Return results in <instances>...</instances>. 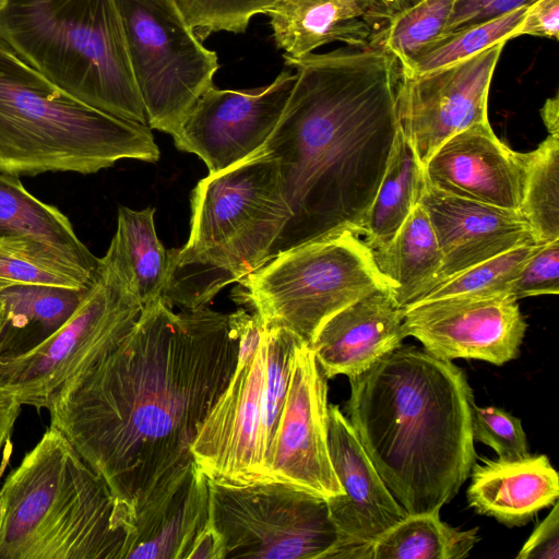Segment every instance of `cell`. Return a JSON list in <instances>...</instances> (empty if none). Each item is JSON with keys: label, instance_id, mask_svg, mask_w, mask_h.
<instances>
[{"label": "cell", "instance_id": "1", "mask_svg": "<svg viewBox=\"0 0 559 559\" xmlns=\"http://www.w3.org/2000/svg\"><path fill=\"white\" fill-rule=\"evenodd\" d=\"M238 335L229 314L146 304L131 331L57 392L58 430L134 508L168 474L193 460L191 445L235 371Z\"/></svg>", "mask_w": 559, "mask_h": 559}, {"label": "cell", "instance_id": "2", "mask_svg": "<svg viewBox=\"0 0 559 559\" xmlns=\"http://www.w3.org/2000/svg\"><path fill=\"white\" fill-rule=\"evenodd\" d=\"M296 81L260 148L280 167L290 216L275 254L329 235L361 234L400 128L397 59L377 46L283 55Z\"/></svg>", "mask_w": 559, "mask_h": 559}, {"label": "cell", "instance_id": "3", "mask_svg": "<svg viewBox=\"0 0 559 559\" xmlns=\"http://www.w3.org/2000/svg\"><path fill=\"white\" fill-rule=\"evenodd\" d=\"M348 379L347 419L390 492L407 514L439 512L476 462L464 371L401 345Z\"/></svg>", "mask_w": 559, "mask_h": 559}, {"label": "cell", "instance_id": "4", "mask_svg": "<svg viewBox=\"0 0 559 559\" xmlns=\"http://www.w3.org/2000/svg\"><path fill=\"white\" fill-rule=\"evenodd\" d=\"M0 490V559H123L132 516L55 428Z\"/></svg>", "mask_w": 559, "mask_h": 559}, {"label": "cell", "instance_id": "5", "mask_svg": "<svg viewBox=\"0 0 559 559\" xmlns=\"http://www.w3.org/2000/svg\"><path fill=\"white\" fill-rule=\"evenodd\" d=\"M289 216L278 163L266 152L209 173L191 194L187 243L168 250L162 299L183 310L204 308L269 260Z\"/></svg>", "mask_w": 559, "mask_h": 559}, {"label": "cell", "instance_id": "6", "mask_svg": "<svg viewBox=\"0 0 559 559\" xmlns=\"http://www.w3.org/2000/svg\"><path fill=\"white\" fill-rule=\"evenodd\" d=\"M151 128L69 95L0 36V170L93 174L120 159L155 163Z\"/></svg>", "mask_w": 559, "mask_h": 559}, {"label": "cell", "instance_id": "7", "mask_svg": "<svg viewBox=\"0 0 559 559\" xmlns=\"http://www.w3.org/2000/svg\"><path fill=\"white\" fill-rule=\"evenodd\" d=\"M0 36L69 95L147 124L116 0H9Z\"/></svg>", "mask_w": 559, "mask_h": 559}, {"label": "cell", "instance_id": "8", "mask_svg": "<svg viewBox=\"0 0 559 559\" xmlns=\"http://www.w3.org/2000/svg\"><path fill=\"white\" fill-rule=\"evenodd\" d=\"M233 299L266 329L283 328L308 345L335 313L389 285L372 250L342 231L275 254L239 280Z\"/></svg>", "mask_w": 559, "mask_h": 559}, {"label": "cell", "instance_id": "9", "mask_svg": "<svg viewBox=\"0 0 559 559\" xmlns=\"http://www.w3.org/2000/svg\"><path fill=\"white\" fill-rule=\"evenodd\" d=\"M147 126L174 135L218 70L174 0H116Z\"/></svg>", "mask_w": 559, "mask_h": 559}, {"label": "cell", "instance_id": "10", "mask_svg": "<svg viewBox=\"0 0 559 559\" xmlns=\"http://www.w3.org/2000/svg\"><path fill=\"white\" fill-rule=\"evenodd\" d=\"M224 559H331L340 544L325 499L280 481L210 480Z\"/></svg>", "mask_w": 559, "mask_h": 559}, {"label": "cell", "instance_id": "11", "mask_svg": "<svg viewBox=\"0 0 559 559\" xmlns=\"http://www.w3.org/2000/svg\"><path fill=\"white\" fill-rule=\"evenodd\" d=\"M143 306L103 258L99 274L71 317L29 352L0 359V393L46 408L62 385L111 350L133 328Z\"/></svg>", "mask_w": 559, "mask_h": 559}, {"label": "cell", "instance_id": "12", "mask_svg": "<svg viewBox=\"0 0 559 559\" xmlns=\"http://www.w3.org/2000/svg\"><path fill=\"white\" fill-rule=\"evenodd\" d=\"M506 44L424 74L401 71L396 95L400 129L421 165L450 136L489 122L490 84Z\"/></svg>", "mask_w": 559, "mask_h": 559}, {"label": "cell", "instance_id": "13", "mask_svg": "<svg viewBox=\"0 0 559 559\" xmlns=\"http://www.w3.org/2000/svg\"><path fill=\"white\" fill-rule=\"evenodd\" d=\"M328 406V379L312 349L300 342L270 450L269 481L284 483L325 500L344 493L329 454Z\"/></svg>", "mask_w": 559, "mask_h": 559}, {"label": "cell", "instance_id": "14", "mask_svg": "<svg viewBox=\"0 0 559 559\" xmlns=\"http://www.w3.org/2000/svg\"><path fill=\"white\" fill-rule=\"evenodd\" d=\"M283 70L254 90L207 88L173 135L178 150L198 155L210 174L258 152L277 124L296 81Z\"/></svg>", "mask_w": 559, "mask_h": 559}, {"label": "cell", "instance_id": "15", "mask_svg": "<svg viewBox=\"0 0 559 559\" xmlns=\"http://www.w3.org/2000/svg\"><path fill=\"white\" fill-rule=\"evenodd\" d=\"M406 337L442 359H476L501 366L515 359L526 332L511 295L454 296L403 309Z\"/></svg>", "mask_w": 559, "mask_h": 559}, {"label": "cell", "instance_id": "16", "mask_svg": "<svg viewBox=\"0 0 559 559\" xmlns=\"http://www.w3.org/2000/svg\"><path fill=\"white\" fill-rule=\"evenodd\" d=\"M123 559H224L212 522L210 479L194 460L168 474L134 508Z\"/></svg>", "mask_w": 559, "mask_h": 559}, {"label": "cell", "instance_id": "17", "mask_svg": "<svg viewBox=\"0 0 559 559\" xmlns=\"http://www.w3.org/2000/svg\"><path fill=\"white\" fill-rule=\"evenodd\" d=\"M328 447L344 491L326 500L340 544L331 559H370L373 542L407 515L367 456L338 405L328 406Z\"/></svg>", "mask_w": 559, "mask_h": 559}, {"label": "cell", "instance_id": "18", "mask_svg": "<svg viewBox=\"0 0 559 559\" xmlns=\"http://www.w3.org/2000/svg\"><path fill=\"white\" fill-rule=\"evenodd\" d=\"M265 334L249 364H236L191 445L197 465L210 480L248 485L266 481L259 454Z\"/></svg>", "mask_w": 559, "mask_h": 559}, {"label": "cell", "instance_id": "19", "mask_svg": "<svg viewBox=\"0 0 559 559\" xmlns=\"http://www.w3.org/2000/svg\"><path fill=\"white\" fill-rule=\"evenodd\" d=\"M425 183L448 194L519 211L525 153L511 150L490 122L469 127L441 143L423 165Z\"/></svg>", "mask_w": 559, "mask_h": 559}, {"label": "cell", "instance_id": "20", "mask_svg": "<svg viewBox=\"0 0 559 559\" xmlns=\"http://www.w3.org/2000/svg\"><path fill=\"white\" fill-rule=\"evenodd\" d=\"M418 204L430 221L442 255L431 288L506 251L537 243L519 211L459 198L426 183Z\"/></svg>", "mask_w": 559, "mask_h": 559}, {"label": "cell", "instance_id": "21", "mask_svg": "<svg viewBox=\"0 0 559 559\" xmlns=\"http://www.w3.org/2000/svg\"><path fill=\"white\" fill-rule=\"evenodd\" d=\"M0 248L74 273L93 284L99 274L96 258L75 235L67 216L0 170Z\"/></svg>", "mask_w": 559, "mask_h": 559}, {"label": "cell", "instance_id": "22", "mask_svg": "<svg viewBox=\"0 0 559 559\" xmlns=\"http://www.w3.org/2000/svg\"><path fill=\"white\" fill-rule=\"evenodd\" d=\"M397 0H274L266 9L276 46L302 58L333 41L367 47Z\"/></svg>", "mask_w": 559, "mask_h": 559}, {"label": "cell", "instance_id": "23", "mask_svg": "<svg viewBox=\"0 0 559 559\" xmlns=\"http://www.w3.org/2000/svg\"><path fill=\"white\" fill-rule=\"evenodd\" d=\"M403 317L389 290L376 292L331 317L309 347L326 379L355 377L402 345Z\"/></svg>", "mask_w": 559, "mask_h": 559}, {"label": "cell", "instance_id": "24", "mask_svg": "<svg viewBox=\"0 0 559 559\" xmlns=\"http://www.w3.org/2000/svg\"><path fill=\"white\" fill-rule=\"evenodd\" d=\"M466 496L477 513L509 525H524L559 498V478L546 455L474 463Z\"/></svg>", "mask_w": 559, "mask_h": 559}, {"label": "cell", "instance_id": "25", "mask_svg": "<svg viewBox=\"0 0 559 559\" xmlns=\"http://www.w3.org/2000/svg\"><path fill=\"white\" fill-rule=\"evenodd\" d=\"M154 213L152 206L141 211L119 206L117 230L103 257L143 307L162 298L169 266L168 250L156 235Z\"/></svg>", "mask_w": 559, "mask_h": 559}, {"label": "cell", "instance_id": "26", "mask_svg": "<svg viewBox=\"0 0 559 559\" xmlns=\"http://www.w3.org/2000/svg\"><path fill=\"white\" fill-rule=\"evenodd\" d=\"M372 255L393 299L402 309L432 287L442 265L430 221L418 203L392 240L372 250Z\"/></svg>", "mask_w": 559, "mask_h": 559}, {"label": "cell", "instance_id": "27", "mask_svg": "<svg viewBox=\"0 0 559 559\" xmlns=\"http://www.w3.org/2000/svg\"><path fill=\"white\" fill-rule=\"evenodd\" d=\"M88 288L16 284L0 292L5 305L0 359L25 354L53 334L71 317Z\"/></svg>", "mask_w": 559, "mask_h": 559}, {"label": "cell", "instance_id": "28", "mask_svg": "<svg viewBox=\"0 0 559 559\" xmlns=\"http://www.w3.org/2000/svg\"><path fill=\"white\" fill-rule=\"evenodd\" d=\"M424 185L423 165L399 128L384 175L361 228L360 235L371 250L392 240L418 203Z\"/></svg>", "mask_w": 559, "mask_h": 559}, {"label": "cell", "instance_id": "29", "mask_svg": "<svg viewBox=\"0 0 559 559\" xmlns=\"http://www.w3.org/2000/svg\"><path fill=\"white\" fill-rule=\"evenodd\" d=\"M478 539L477 527H452L439 512L407 514L373 542L370 559H462Z\"/></svg>", "mask_w": 559, "mask_h": 559}, {"label": "cell", "instance_id": "30", "mask_svg": "<svg viewBox=\"0 0 559 559\" xmlns=\"http://www.w3.org/2000/svg\"><path fill=\"white\" fill-rule=\"evenodd\" d=\"M519 212L537 243L559 239V135H550L525 153Z\"/></svg>", "mask_w": 559, "mask_h": 559}, {"label": "cell", "instance_id": "31", "mask_svg": "<svg viewBox=\"0 0 559 559\" xmlns=\"http://www.w3.org/2000/svg\"><path fill=\"white\" fill-rule=\"evenodd\" d=\"M456 0H397L373 46L405 66L445 34Z\"/></svg>", "mask_w": 559, "mask_h": 559}, {"label": "cell", "instance_id": "32", "mask_svg": "<svg viewBox=\"0 0 559 559\" xmlns=\"http://www.w3.org/2000/svg\"><path fill=\"white\" fill-rule=\"evenodd\" d=\"M528 7L500 17L448 33L412 58L401 71L406 75L424 74L512 39Z\"/></svg>", "mask_w": 559, "mask_h": 559}, {"label": "cell", "instance_id": "33", "mask_svg": "<svg viewBox=\"0 0 559 559\" xmlns=\"http://www.w3.org/2000/svg\"><path fill=\"white\" fill-rule=\"evenodd\" d=\"M264 334L265 364L261 396L259 454L265 480L269 481L270 450L287 394L294 353L302 341L283 328H264Z\"/></svg>", "mask_w": 559, "mask_h": 559}, {"label": "cell", "instance_id": "34", "mask_svg": "<svg viewBox=\"0 0 559 559\" xmlns=\"http://www.w3.org/2000/svg\"><path fill=\"white\" fill-rule=\"evenodd\" d=\"M539 245L521 246L466 269L435 286L411 306L454 296L510 295L513 282Z\"/></svg>", "mask_w": 559, "mask_h": 559}, {"label": "cell", "instance_id": "35", "mask_svg": "<svg viewBox=\"0 0 559 559\" xmlns=\"http://www.w3.org/2000/svg\"><path fill=\"white\" fill-rule=\"evenodd\" d=\"M274 0H174L185 21L202 41L221 31L243 33L250 20L265 13Z\"/></svg>", "mask_w": 559, "mask_h": 559}, {"label": "cell", "instance_id": "36", "mask_svg": "<svg viewBox=\"0 0 559 559\" xmlns=\"http://www.w3.org/2000/svg\"><path fill=\"white\" fill-rule=\"evenodd\" d=\"M471 423L474 441L495 450L499 459L519 460L530 455L522 423L507 411L471 404Z\"/></svg>", "mask_w": 559, "mask_h": 559}, {"label": "cell", "instance_id": "37", "mask_svg": "<svg viewBox=\"0 0 559 559\" xmlns=\"http://www.w3.org/2000/svg\"><path fill=\"white\" fill-rule=\"evenodd\" d=\"M559 293V239L540 243L512 284L515 299Z\"/></svg>", "mask_w": 559, "mask_h": 559}, {"label": "cell", "instance_id": "38", "mask_svg": "<svg viewBox=\"0 0 559 559\" xmlns=\"http://www.w3.org/2000/svg\"><path fill=\"white\" fill-rule=\"evenodd\" d=\"M0 278L13 284L50 285L72 289H85L88 284L79 275L47 265L0 248Z\"/></svg>", "mask_w": 559, "mask_h": 559}, {"label": "cell", "instance_id": "39", "mask_svg": "<svg viewBox=\"0 0 559 559\" xmlns=\"http://www.w3.org/2000/svg\"><path fill=\"white\" fill-rule=\"evenodd\" d=\"M536 1L456 0L445 28V34L500 17L518 9L530 7Z\"/></svg>", "mask_w": 559, "mask_h": 559}, {"label": "cell", "instance_id": "40", "mask_svg": "<svg viewBox=\"0 0 559 559\" xmlns=\"http://www.w3.org/2000/svg\"><path fill=\"white\" fill-rule=\"evenodd\" d=\"M549 514L536 525L524 543L516 559L559 558V503L556 501Z\"/></svg>", "mask_w": 559, "mask_h": 559}, {"label": "cell", "instance_id": "41", "mask_svg": "<svg viewBox=\"0 0 559 559\" xmlns=\"http://www.w3.org/2000/svg\"><path fill=\"white\" fill-rule=\"evenodd\" d=\"M522 35L558 39L559 0H537L530 5L512 38Z\"/></svg>", "mask_w": 559, "mask_h": 559}, {"label": "cell", "instance_id": "42", "mask_svg": "<svg viewBox=\"0 0 559 559\" xmlns=\"http://www.w3.org/2000/svg\"><path fill=\"white\" fill-rule=\"evenodd\" d=\"M21 406L12 395L0 393V448L10 438Z\"/></svg>", "mask_w": 559, "mask_h": 559}, {"label": "cell", "instance_id": "43", "mask_svg": "<svg viewBox=\"0 0 559 559\" xmlns=\"http://www.w3.org/2000/svg\"><path fill=\"white\" fill-rule=\"evenodd\" d=\"M540 116L544 124L550 135H559V97L547 98L540 109Z\"/></svg>", "mask_w": 559, "mask_h": 559}, {"label": "cell", "instance_id": "44", "mask_svg": "<svg viewBox=\"0 0 559 559\" xmlns=\"http://www.w3.org/2000/svg\"><path fill=\"white\" fill-rule=\"evenodd\" d=\"M11 451H12V443H11L10 438H8L5 440V449L3 452V457H2L1 466H0V477L9 463V460L11 456ZM2 516H3V506H2V498H1V490H0V526L2 523Z\"/></svg>", "mask_w": 559, "mask_h": 559}, {"label": "cell", "instance_id": "45", "mask_svg": "<svg viewBox=\"0 0 559 559\" xmlns=\"http://www.w3.org/2000/svg\"><path fill=\"white\" fill-rule=\"evenodd\" d=\"M5 322V305L2 298L0 297V334L2 332V329L4 326Z\"/></svg>", "mask_w": 559, "mask_h": 559}, {"label": "cell", "instance_id": "46", "mask_svg": "<svg viewBox=\"0 0 559 559\" xmlns=\"http://www.w3.org/2000/svg\"><path fill=\"white\" fill-rule=\"evenodd\" d=\"M12 285H15V284H13V283H11L9 281L0 278V292H2L3 289H5V288H8V287H10Z\"/></svg>", "mask_w": 559, "mask_h": 559}, {"label": "cell", "instance_id": "47", "mask_svg": "<svg viewBox=\"0 0 559 559\" xmlns=\"http://www.w3.org/2000/svg\"><path fill=\"white\" fill-rule=\"evenodd\" d=\"M9 0H0V13L4 10L7 7Z\"/></svg>", "mask_w": 559, "mask_h": 559}]
</instances>
